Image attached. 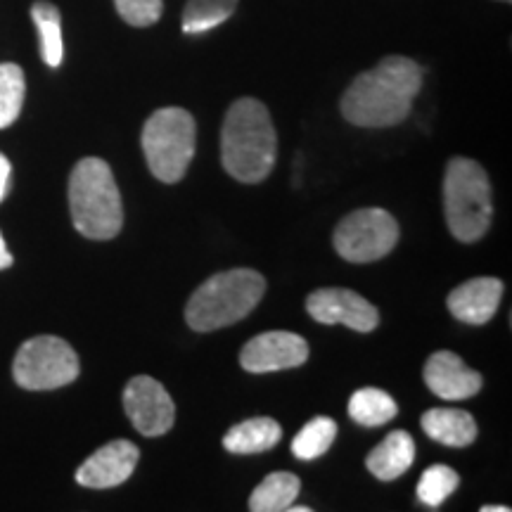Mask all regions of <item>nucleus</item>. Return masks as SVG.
<instances>
[{
	"mask_svg": "<svg viewBox=\"0 0 512 512\" xmlns=\"http://www.w3.org/2000/svg\"><path fill=\"white\" fill-rule=\"evenodd\" d=\"M425 72L411 57L389 55L358 74L342 95V117L361 128H389L411 114Z\"/></svg>",
	"mask_w": 512,
	"mask_h": 512,
	"instance_id": "1",
	"label": "nucleus"
},
{
	"mask_svg": "<svg viewBox=\"0 0 512 512\" xmlns=\"http://www.w3.org/2000/svg\"><path fill=\"white\" fill-rule=\"evenodd\" d=\"M278 157V133L261 100L240 98L228 107L221 131V162L235 181L261 183Z\"/></svg>",
	"mask_w": 512,
	"mask_h": 512,
	"instance_id": "2",
	"label": "nucleus"
},
{
	"mask_svg": "<svg viewBox=\"0 0 512 512\" xmlns=\"http://www.w3.org/2000/svg\"><path fill=\"white\" fill-rule=\"evenodd\" d=\"M69 209L74 228L88 240H112L124 226V204L110 164L86 157L69 176Z\"/></svg>",
	"mask_w": 512,
	"mask_h": 512,
	"instance_id": "3",
	"label": "nucleus"
},
{
	"mask_svg": "<svg viewBox=\"0 0 512 512\" xmlns=\"http://www.w3.org/2000/svg\"><path fill=\"white\" fill-rule=\"evenodd\" d=\"M266 292V280L252 268L214 273L192 292L185 320L195 332H214L247 318Z\"/></svg>",
	"mask_w": 512,
	"mask_h": 512,
	"instance_id": "4",
	"label": "nucleus"
},
{
	"mask_svg": "<svg viewBox=\"0 0 512 512\" xmlns=\"http://www.w3.org/2000/svg\"><path fill=\"white\" fill-rule=\"evenodd\" d=\"M444 214L448 230L460 242H477L494 219L491 183L484 166L467 157H453L444 174Z\"/></svg>",
	"mask_w": 512,
	"mask_h": 512,
	"instance_id": "5",
	"label": "nucleus"
},
{
	"mask_svg": "<svg viewBox=\"0 0 512 512\" xmlns=\"http://www.w3.org/2000/svg\"><path fill=\"white\" fill-rule=\"evenodd\" d=\"M197 126L183 107H162L145 121L140 133L147 166L162 183H178L195 157Z\"/></svg>",
	"mask_w": 512,
	"mask_h": 512,
	"instance_id": "6",
	"label": "nucleus"
},
{
	"mask_svg": "<svg viewBox=\"0 0 512 512\" xmlns=\"http://www.w3.org/2000/svg\"><path fill=\"white\" fill-rule=\"evenodd\" d=\"M81 373L72 344L55 335H38L22 344L12 363V375L22 389L50 392L72 384Z\"/></svg>",
	"mask_w": 512,
	"mask_h": 512,
	"instance_id": "7",
	"label": "nucleus"
},
{
	"mask_svg": "<svg viewBox=\"0 0 512 512\" xmlns=\"http://www.w3.org/2000/svg\"><path fill=\"white\" fill-rule=\"evenodd\" d=\"M399 242V223L384 209H358L344 216L332 235V245L344 261L370 264L387 256Z\"/></svg>",
	"mask_w": 512,
	"mask_h": 512,
	"instance_id": "8",
	"label": "nucleus"
},
{
	"mask_svg": "<svg viewBox=\"0 0 512 512\" xmlns=\"http://www.w3.org/2000/svg\"><path fill=\"white\" fill-rule=\"evenodd\" d=\"M124 411L143 437H162L174 427L176 406L162 382L138 375L124 389Z\"/></svg>",
	"mask_w": 512,
	"mask_h": 512,
	"instance_id": "9",
	"label": "nucleus"
},
{
	"mask_svg": "<svg viewBox=\"0 0 512 512\" xmlns=\"http://www.w3.org/2000/svg\"><path fill=\"white\" fill-rule=\"evenodd\" d=\"M306 361H309V342L297 332L287 330L261 332L240 351V366L254 375L299 368Z\"/></svg>",
	"mask_w": 512,
	"mask_h": 512,
	"instance_id": "10",
	"label": "nucleus"
},
{
	"mask_svg": "<svg viewBox=\"0 0 512 512\" xmlns=\"http://www.w3.org/2000/svg\"><path fill=\"white\" fill-rule=\"evenodd\" d=\"M306 311L323 325H347L356 332H373L380 325V311L368 299L344 287H323L309 294Z\"/></svg>",
	"mask_w": 512,
	"mask_h": 512,
	"instance_id": "11",
	"label": "nucleus"
},
{
	"mask_svg": "<svg viewBox=\"0 0 512 512\" xmlns=\"http://www.w3.org/2000/svg\"><path fill=\"white\" fill-rule=\"evenodd\" d=\"M138 460L140 451L133 441H110V444L100 446L91 458L83 460L76 470V482L86 489H112L133 475Z\"/></svg>",
	"mask_w": 512,
	"mask_h": 512,
	"instance_id": "12",
	"label": "nucleus"
},
{
	"mask_svg": "<svg viewBox=\"0 0 512 512\" xmlns=\"http://www.w3.org/2000/svg\"><path fill=\"white\" fill-rule=\"evenodd\" d=\"M422 380H425L427 389H432L434 396L444 401H465L475 396L482 389V375L470 366L453 351H434L427 358L425 370H422Z\"/></svg>",
	"mask_w": 512,
	"mask_h": 512,
	"instance_id": "13",
	"label": "nucleus"
},
{
	"mask_svg": "<svg viewBox=\"0 0 512 512\" xmlns=\"http://www.w3.org/2000/svg\"><path fill=\"white\" fill-rule=\"evenodd\" d=\"M503 299V283L498 278H472L448 294L446 304L453 318L467 325H484L496 316Z\"/></svg>",
	"mask_w": 512,
	"mask_h": 512,
	"instance_id": "14",
	"label": "nucleus"
},
{
	"mask_svg": "<svg viewBox=\"0 0 512 512\" xmlns=\"http://www.w3.org/2000/svg\"><path fill=\"white\" fill-rule=\"evenodd\" d=\"M415 460V441L408 432L396 430L384 437L373 451L368 453L366 467L373 477L380 482H394L403 472H408V467Z\"/></svg>",
	"mask_w": 512,
	"mask_h": 512,
	"instance_id": "15",
	"label": "nucleus"
},
{
	"mask_svg": "<svg viewBox=\"0 0 512 512\" xmlns=\"http://www.w3.org/2000/svg\"><path fill=\"white\" fill-rule=\"evenodd\" d=\"M422 430L441 446L463 448L477 439V422L460 408H432L422 415Z\"/></svg>",
	"mask_w": 512,
	"mask_h": 512,
	"instance_id": "16",
	"label": "nucleus"
},
{
	"mask_svg": "<svg viewBox=\"0 0 512 512\" xmlns=\"http://www.w3.org/2000/svg\"><path fill=\"white\" fill-rule=\"evenodd\" d=\"M283 437V427L273 418H249L230 427L223 437V448L228 453L249 456V453H264L278 444Z\"/></svg>",
	"mask_w": 512,
	"mask_h": 512,
	"instance_id": "17",
	"label": "nucleus"
},
{
	"mask_svg": "<svg viewBox=\"0 0 512 512\" xmlns=\"http://www.w3.org/2000/svg\"><path fill=\"white\" fill-rule=\"evenodd\" d=\"M302 482L292 472H273L264 482L256 484L249 496V510L252 512H285L297 501Z\"/></svg>",
	"mask_w": 512,
	"mask_h": 512,
	"instance_id": "18",
	"label": "nucleus"
},
{
	"mask_svg": "<svg viewBox=\"0 0 512 512\" xmlns=\"http://www.w3.org/2000/svg\"><path fill=\"white\" fill-rule=\"evenodd\" d=\"M31 19H34L38 41H41V57L48 67L57 69L64 60L62 41V15L60 8L50 0H36L31 5Z\"/></svg>",
	"mask_w": 512,
	"mask_h": 512,
	"instance_id": "19",
	"label": "nucleus"
},
{
	"mask_svg": "<svg viewBox=\"0 0 512 512\" xmlns=\"http://www.w3.org/2000/svg\"><path fill=\"white\" fill-rule=\"evenodd\" d=\"M399 406L387 392L377 387H363L349 399V418L361 427H382L396 418Z\"/></svg>",
	"mask_w": 512,
	"mask_h": 512,
	"instance_id": "20",
	"label": "nucleus"
},
{
	"mask_svg": "<svg viewBox=\"0 0 512 512\" xmlns=\"http://www.w3.org/2000/svg\"><path fill=\"white\" fill-rule=\"evenodd\" d=\"M240 0H188L183 10L185 34H204V31L221 27L238 10Z\"/></svg>",
	"mask_w": 512,
	"mask_h": 512,
	"instance_id": "21",
	"label": "nucleus"
},
{
	"mask_svg": "<svg viewBox=\"0 0 512 512\" xmlns=\"http://www.w3.org/2000/svg\"><path fill=\"white\" fill-rule=\"evenodd\" d=\"M335 437H337V422L332 418L320 415V418L309 420L302 430H299L297 437L292 439L294 458L309 463V460L325 456V453L330 451Z\"/></svg>",
	"mask_w": 512,
	"mask_h": 512,
	"instance_id": "22",
	"label": "nucleus"
},
{
	"mask_svg": "<svg viewBox=\"0 0 512 512\" xmlns=\"http://www.w3.org/2000/svg\"><path fill=\"white\" fill-rule=\"evenodd\" d=\"M27 76L15 62H0V128H8L22 112Z\"/></svg>",
	"mask_w": 512,
	"mask_h": 512,
	"instance_id": "23",
	"label": "nucleus"
},
{
	"mask_svg": "<svg viewBox=\"0 0 512 512\" xmlns=\"http://www.w3.org/2000/svg\"><path fill=\"white\" fill-rule=\"evenodd\" d=\"M458 484L460 477L453 467L441 463L427 467L418 482V501L427 508H439L458 489Z\"/></svg>",
	"mask_w": 512,
	"mask_h": 512,
	"instance_id": "24",
	"label": "nucleus"
},
{
	"mask_svg": "<svg viewBox=\"0 0 512 512\" xmlns=\"http://www.w3.org/2000/svg\"><path fill=\"white\" fill-rule=\"evenodd\" d=\"M114 8L128 27L145 29L162 19L164 0H114Z\"/></svg>",
	"mask_w": 512,
	"mask_h": 512,
	"instance_id": "25",
	"label": "nucleus"
},
{
	"mask_svg": "<svg viewBox=\"0 0 512 512\" xmlns=\"http://www.w3.org/2000/svg\"><path fill=\"white\" fill-rule=\"evenodd\" d=\"M10 174H12L10 159L0 152V200H3L5 192H8V188H10Z\"/></svg>",
	"mask_w": 512,
	"mask_h": 512,
	"instance_id": "26",
	"label": "nucleus"
},
{
	"mask_svg": "<svg viewBox=\"0 0 512 512\" xmlns=\"http://www.w3.org/2000/svg\"><path fill=\"white\" fill-rule=\"evenodd\" d=\"M12 261H15V259H12L10 249H8V245H5L3 233H0V271H5V268H10Z\"/></svg>",
	"mask_w": 512,
	"mask_h": 512,
	"instance_id": "27",
	"label": "nucleus"
},
{
	"mask_svg": "<svg viewBox=\"0 0 512 512\" xmlns=\"http://www.w3.org/2000/svg\"><path fill=\"white\" fill-rule=\"evenodd\" d=\"M482 512H510L508 505H484Z\"/></svg>",
	"mask_w": 512,
	"mask_h": 512,
	"instance_id": "28",
	"label": "nucleus"
},
{
	"mask_svg": "<svg viewBox=\"0 0 512 512\" xmlns=\"http://www.w3.org/2000/svg\"><path fill=\"white\" fill-rule=\"evenodd\" d=\"M287 510H290V512H311L309 505H294V503Z\"/></svg>",
	"mask_w": 512,
	"mask_h": 512,
	"instance_id": "29",
	"label": "nucleus"
},
{
	"mask_svg": "<svg viewBox=\"0 0 512 512\" xmlns=\"http://www.w3.org/2000/svg\"><path fill=\"white\" fill-rule=\"evenodd\" d=\"M498 3H512V0H498Z\"/></svg>",
	"mask_w": 512,
	"mask_h": 512,
	"instance_id": "30",
	"label": "nucleus"
}]
</instances>
